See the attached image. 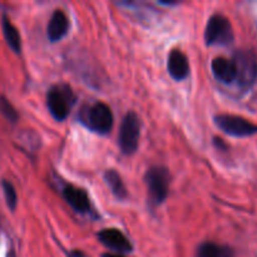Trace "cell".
<instances>
[{
    "label": "cell",
    "mask_w": 257,
    "mask_h": 257,
    "mask_svg": "<svg viewBox=\"0 0 257 257\" xmlns=\"http://www.w3.org/2000/svg\"><path fill=\"white\" fill-rule=\"evenodd\" d=\"M79 119L88 130L107 135L113 128V113L110 108L103 102H95L94 104L87 105L82 109Z\"/></svg>",
    "instance_id": "obj_1"
},
{
    "label": "cell",
    "mask_w": 257,
    "mask_h": 257,
    "mask_svg": "<svg viewBox=\"0 0 257 257\" xmlns=\"http://www.w3.org/2000/svg\"><path fill=\"white\" fill-rule=\"evenodd\" d=\"M74 93L72 88L67 84H57L48 90L47 105L50 114L54 119L64 120L75 104Z\"/></svg>",
    "instance_id": "obj_2"
},
{
    "label": "cell",
    "mask_w": 257,
    "mask_h": 257,
    "mask_svg": "<svg viewBox=\"0 0 257 257\" xmlns=\"http://www.w3.org/2000/svg\"><path fill=\"white\" fill-rule=\"evenodd\" d=\"M148 196L152 205L158 206L167 198L170 191L171 175L170 171L162 166H153L145 176Z\"/></svg>",
    "instance_id": "obj_3"
},
{
    "label": "cell",
    "mask_w": 257,
    "mask_h": 257,
    "mask_svg": "<svg viewBox=\"0 0 257 257\" xmlns=\"http://www.w3.org/2000/svg\"><path fill=\"white\" fill-rule=\"evenodd\" d=\"M205 40L207 45H230L233 42V30L230 20L221 14L212 15L206 25Z\"/></svg>",
    "instance_id": "obj_4"
},
{
    "label": "cell",
    "mask_w": 257,
    "mask_h": 257,
    "mask_svg": "<svg viewBox=\"0 0 257 257\" xmlns=\"http://www.w3.org/2000/svg\"><path fill=\"white\" fill-rule=\"evenodd\" d=\"M141 136V119L135 112H128L120 124L118 145L124 155H133L138 148Z\"/></svg>",
    "instance_id": "obj_5"
},
{
    "label": "cell",
    "mask_w": 257,
    "mask_h": 257,
    "mask_svg": "<svg viewBox=\"0 0 257 257\" xmlns=\"http://www.w3.org/2000/svg\"><path fill=\"white\" fill-rule=\"evenodd\" d=\"M215 123L223 133L232 137H250L257 133V124L240 115L218 114Z\"/></svg>",
    "instance_id": "obj_6"
},
{
    "label": "cell",
    "mask_w": 257,
    "mask_h": 257,
    "mask_svg": "<svg viewBox=\"0 0 257 257\" xmlns=\"http://www.w3.org/2000/svg\"><path fill=\"white\" fill-rule=\"evenodd\" d=\"M233 62L236 65L238 84L242 88H248L255 83L257 78V59L252 52L240 50L235 54Z\"/></svg>",
    "instance_id": "obj_7"
},
{
    "label": "cell",
    "mask_w": 257,
    "mask_h": 257,
    "mask_svg": "<svg viewBox=\"0 0 257 257\" xmlns=\"http://www.w3.org/2000/svg\"><path fill=\"white\" fill-rule=\"evenodd\" d=\"M98 240L102 245L109 250L115 251L117 253H128L132 252L133 247L131 241L122 233V231L117 228H104L98 233Z\"/></svg>",
    "instance_id": "obj_8"
},
{
    "label": "cell",
    "mask_w": 257,
    "mask_h": 257,
    "mask_svg": "<svg viewBox=\"0 0 257 257\" xmlns=\"http://www.w3.org/2000/svg\"><path fill=\"white\" fill-rule=\"evenodd\" d=\"M63 197L68 205L74 211L79 213L90 212V201L87 192L82 188H78L73 185H67L63 188Z\"/></svg>",
    "instance_id": "obj_9"
},
{
    "label": "cell",
    "mask_w": 257,
    "mask_h": 257,
    "mask_svg": "<svg viewBox=\"0 0 257 257\" xmlns=\"http://www.w3.org/2000/svg\"><path fill=\"white\" fill-rule=\"evenodd\" d=\"M211 69L216 79L225 84L235 82L237 73H236V65L233 59H227L223 57H217L211 63Z\"/></svg>",
    "instance_id": "obj_10"
},
{
    "label": "cell",
    "mask_w": 257,
    "mask_h": 257,
    "mask_svg": "<svg viewBox=\"0 0 257 257\" xmlns=\"http://www.w3.org/2000/svg\"><path fill=\"white\" fill-rule=\"evenodd\" d=\"M68 29H69V20H68L67 14L63 10H55L48 24V39L53 43L59 42L67 35Z\"/></svg>",
    "instance_id": "obj_11"
},
{
    "label": "cell",
    "mask_w": 257,
    "mask_h": 257,
    "mask_svg": "<svg viewBox=\"0 0 257 257\" xmlns=\"http://www.w3.org/2000/svg\"><path fill=\"white\" fill-rule=\"evenodd\" d=\"M168 73L176 80H183L190 74V64L188 59L181 50L175 49L168 55L167 63Z\"/></svg>",
    "instance_id": "obj_12"
},
{
    "label": "cell",
    "mask_w": 257,
    "mask_h": 257,
    "mask_svg": "<svg viewBox=\"0 0 257 257\" xmlns=\"http://www.w3.org/2000/svg\"><path fill=\"white\" fill-rule=\"evenodd\" d=\"M3 35H4L7 44L9 45L10 49L15 53H20L22 50V40H20V34L17 28L12 24L9 18L7 15H3L2 19Z\"/></svg>",
    "instance_id": "obj_13"
},
{
    "label": "cell",
    "mask_w": 257,
    "mask_h": 257,
    "mask_svg": "<svg viewBox=\"0 0 257 257\" xmlns=\"http://www.w3.org/2000/svg\"><path fill=\"white\" fill-rule=\"evenodd\" d=\"M104 181L108 187L110 188V191H112L115 198H118V200H125L128 197L127 188H125L120 176L114 170H108L104 173Z\"/></svg>",
    "instance_id": "obj_14"
},
{
    "label": "cell",
    "mask_w": 257,
    "mask_h": 257,
    "mask_svg": "<svg viewBox=\"0 0 257 257\" xmlns=\"http://www.w3.org/2000/svg\"><path fill=\"white\" fill-rule=\"evenodd\" d=\"M197 257H233V251L227 246L215 242H203L198 246Z\"/></svg>",
    "instance_id": "obj_15"
},
{
    "label": "cell",
    "mask_w": 257,
    "mask_h": 257,
    "mask_svg": "<svg viewBox=\"0 0 257 257\" xmlns=\"http://www.w3.org/2000/svg\"><path fill=\"white\" fill-rule=\"evenodd\" d=\"M0 113L10 123H17L18 119H19V114H18L17 109L10 103V100L7 97H4V95H0Z\"/></svg>",
    "instance_id": "obj_16"
},
{
    "label": "cell",
    "mask_w": 257,
    "mask_h": 257,
    "mask_svg": "<svg viewBox=\"0 0 257 257\" xmlns=\"http://www.w3.org/2000/svg\"><path fill=\"white\" fill-rule=\"evenodd\" d=\"M2 187L3 191H4V196H5V201H7L8 207L10 208L12 211H15L18 205V196H17V191H15L14 186L7 180L2 181Z\"/></svg>",
    "instance_id": "obj_17"
},
{
    "label": "cell",
    "mask_w": 257,
    "mask_h": 257,
    "mask_svg": "<svg viewBox=\"0 0 257 257\" xmlns=\"http://www.w3.org/2000/svg\"><path fill=\"white\" fill-rule=\"evenodd\" d=\"M215 145L217 146L218 148L221 147V148H223V150H225V148H226V145L222 142V140H218V138H215Z\"/></svg>",
    "instance_id": "obj_18"
},
{
    "label": "cell",
    "mask_w": 257,
    "mask_h": 257,
    "mask_svg": "<svg viewBox=\"0 0 257 257\" xmlns=\"http://www.w3.org/2000/svg\"><path fill=\"white\" fill-rule=\"evenodd\" d=\"M102 257H125V256L120 255V253H110V252H108V253H103Z\"/></svg>",
    "instance_id": "obj_19"
},
{
    "label": "cell",
    "mask_w": 257,
    "mask_h": 257,
    "mask_svg": "<svg viewBox=\"0 0 257 257\" xmlns=\"http://www.w3.org/2000/svg\"><path fill=\"white\" fill-rule=\"evenodd\" d=\"M160 3L162 5H167V7H170V5H176V4H177V3H175V2H160Z\"/></svg>",
    "instance_id": "obj_20"
},
{
    "label": "cell",
    "mask_w": 257,
    "mask_h": 257,
    "mask_svg": "<svg viewBox=\"0 0 257 257\" xmlns=\"http://www.w3.org/2000/svg\"><path fill=\"white\" fill-rule=\"evenodd\" d=\"M8 257H15V256H14V253H13V252H12V253H10V255H9V256H8Z\"/></svg>",
    "instance_id": "obj_21"
}]
</instances>
